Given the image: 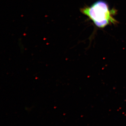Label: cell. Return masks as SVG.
<instances>
[{
	"mask_svg": "<svg viewBox=\"0 0 126 126\" xmlns=\"http://www.w3.org/2000/svg\"><path fill=\"white\" fill-rule=\"evenodd\" d=\"M80 11L99 28L118 23L114 17L117 11L115 9H110L108 3L103 0L97 1L90 6L81 8Z\"/></svg>",
	"mask_w": 126,
	"mask_h": 126,
	"instance_id": "6da1fadb",
	"label": "cell"
}]
</instances>
